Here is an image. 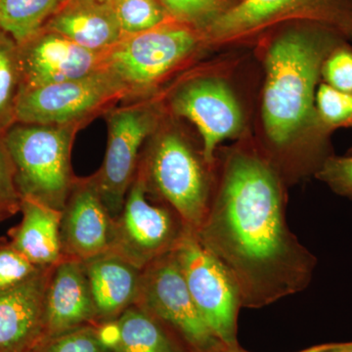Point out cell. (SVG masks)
Instances as JSON below:
<instances>
[{"label": "cell", "mask_w": 352, "mask_h": 352, "mask_svg": "<svg viewBox=\"0 0 352 352\" xmlns=\"http://www.w3.org/2000/svg\"><path fill=\"white\" fill-rule=\"evenodd\" d=\"M285 207L281 178L268 160L243 150L227 155L194 234L237 285L243 307L300 293L314 277L317 258L289 230Z\"/></svg>", "instance_id": "6da1fadb"}, {"label": "cell", "mask_w": 352, "mask_h": 352, "mask_svg": "<svg viewBox=\"0 0 352 352\" xmlns=\"http://www.w3.org/2000/svg\"><path fill=\"white\" fill-rule=\"evenodd\" d=\"M327 27L310 24L275 39L265 60L263 118L266 135L279 149L312 127L327 136L316 117L315 87L329 52L342 41Z\"/></svg>", "instance_id": "7a4b0ae2"}, {"label": "cell", "mask_w": 352, "mask_h": 352, "mask_svg": "<svg viewBox=\"0 0 352 352\" xmlns=\"http://www.w3.org/2000/svg\"><path fill=\"white\" fill-rule=\"evenodd\" d=\"M82 124H32L14 122L2 134L12 163L21 199L63 210L76 177L71 154Z\"/></svg>", "instance_id": "3957f363"}, {"label": "cell", "mask_w": 352, "mask_h": 352, "mask_svg": "<svg viewBox=\"0 0 352 352\" xmlns=\"http://www.w3.org/2000/svg\"><path fill=\"white\" fill-rule=\"evenodd\" d=\"M214 166L179 133L168 131L157 136L140 157L138 173L150 197L170 206L195 233L212 199Z\"/></svg>", "instance_id": "277c9868"}, {"label": "cell", "mask_w": 352, "mask_h": 352, "mask_svg": "<svg viewBox=\"0 0 352 352\" xmlns=\"http://www.w3.org/2000/svg\"><path fill=\"white\" fill-rule=\"evenodd\" d=\"M203 36L191 25L171 20L124 36L108 50L104 69L126 89L127 98L147 94L195 51Z\"/></svg>", "instance_id": "5b68a950"}, {"label": "cell", "mask_w": 352, "mask_h": 352, "mask_svg": "<svg viewBox=\"0 0 352 352\" xmlns=\"http://www.w3.org/2000/svg\"><path fill=\"white\" fill-rule=\"evenodd\" d=\"M150 199L144 182L136 173L124 207L113 217L109 250L140 270L175 251L191 232L170 206Z\"/></svg>", "instance_id": "8992f818"}, {"label": "cell", "mask_w": 352, "mask_h": 352, "mask_svg": "<svg viewBox=\"0 0 352 352\" xmlns=\"http://www.w3.org/2000/svg\"><path fill=\"white\" fill-rule=\"evenodd\" d=\"M122 99H127L126 89L103 69L85 78L21 90L14 122L85 126Z\"/></svg>", "instance_id": "52a82bcc"}, {"label": "cell", "mask_w": 352, "mask_h": 352, "mask_svg": "<svg viewBox=\"0 0 352 352\" xmlns=\"http://www.w3.org/2000/svg\"><path fill=\"white\" fill-rule=\"evenodd\" d=\"M135 305L170 329L189 352L207 351L224 344L196 307L175 251L143 268Z\"/></svg>", "instance_id": "ba28073f"}, {"label": "cell", "mask_w": 352, "mask_h": 352, "mask_svg": "<svg viewBox=\"0 0 352 352\" xmlns=\"http://www.w3.org/2000/svg\"><path fill=\"white\" fill-rule=\"evenodd\" d=\"M292 19L322 25L352 39V0H241L201 31L204 38L222 43Z\"/></svg>", "instance_id": "9c48e42d"}, {"label": "cell", "mask_w": 352, "mask_h": 352, "mask_svg": "<svg viewBox=\"0 0 352 352\" xmlns=\"http://www.w3.org/2000/svg\"><path fill=\"white\" fill-rule=\"evenodd\" d=\"M196 307L210 330L228 346L238 342L239 289L221 263L189 232L175 250Z\"/></svg>", "instance_id": "30bf717a"}, {"label": "cell", "mask_w": 352, "mask_h": 352, "mask_svg": "<svg viewBox=\"0 0 352 352\" xmlns=\"http://www.w3.org/2000/svg\"><path fill=\"white\" fill-rule=\"evenodd\" d=\"M106 118L105 157L100 170L91 177L104 205L116 217L138 173L141 148L156 129L157 116L151 106L138 103L110 109Z\"/></svg>", "instance_id": "8fae6325"}, {"label": "cell", "mask_w": 352, "mask_h": 352, "mask_svg": "<svg viewBox=\"0 0 352 352\" xmlns=\"http://www.w3.org/2000/svg\"><path fill=\"white\" fill-rule=\"evenodd\" d=\"M178 117L195 124L203 141L201 154L207 163L215 164L217 145L234 138L243 126L239 104L226 83L217 78H198L179 88L170 101Z\"/></svg>", "instance_id": "7c38bea8"}, {"label": "cell", "mask_w": 352, "mask_h": 352, "mask_svg": "<svg viewBox=\"0 0 352 352\" xmlns=\"http://www.w3.org/2000/svg\"><path fill=\"white\" fill-rule=\"evenodd\" d=\"M105 54L87 50L57 32L43 29L18 45L20 91L96 73L104 69Z\"/></svg>", "instance_id": "4fadbf2b"}, {"label": "cell", "mask_w": 352, "mask_h": 352, "mask_svg": "<svg viewBox=\"0 0 352 352\" xmlns=\"http://www.w3.org/2000/svg\"><path fill=\"white\" fill-rule=\"evenodd\" d=\"M113 222L91 176L76 178L61 210L60 244L63 261L83 263L108 252Z\"/></svg>", "instance_id": "5bb4252c"}, {"label": "cell", "mask_w": 352, "mask_h": 352, "mask_svg": "<svg viewBox=\"0 0 352 352\" xmlns=\"http://www.w3.org/2000/svg\"><path fill=\"white\" fill-rule=\"evenodd\" d=\"M53 267L38 268L0 291V352H34L43 344L45 294Z\"/></svg>", "instance_id": "9a60e30c"}, {"label": "cell", "mask_w": 352, "mask_h": 352, "mask_svg": "<svg viewBox=\"0 0 352 352\" xmlns=\"http://www.w3.org/2000/svg\"><path fill=\"white\" fill-rule=\"evenodd\" d=\"M44 315V340L98 323L94 298L80 261L64 259L53 267L46 289Z\"/></svg>", "instance_id": "2e32d148"}, {"label": "cell", "mask_w": 352, "mask_h": 352, "mask_svg": "<svg viewBox=\"0 0 352 352\" xmlns=\"http://www.w3.org/2000/svg\"><path fill=\"white\" fill-rule=\"evenodd\" d=\"M82 263L96 308L97 324L116 320L135 305L142 270L110 251Z\"/></svg>", "instance_id": "e0dca14e"}, {"label": "cell", "mask_w": 352, "mask_h": 352, "mask_svg": "<svg viewBox=\"0 0 352 352\" xmlns=\"http://www.w3.org/2000/svg\"><path fill=\"white\" fill-rule=\"evenodd\" d=\"M96 52H107L124 38L111 3L66 0L43 28Z\"/></svg>", "instance_id": "ac0fdd59"}, {"label": "cell", "mask_w": 352, "mask_h": 352, "mask_svg": "<svg viewBox=\"0 0 352 352\" xmlns=\"http://www.w3.org/2000/svg\"><path fill=\"white\" fill-rule=\"evenodd\" d=\"M23 217L9 231L10 245L38 267H53L63 261L60 244L61 212L31 199H22Z\"/></svg>", "instance_id": "d6986e66"}, {"label": "cell", "mask_w": 352, "mask_h": 352, "mask_svg": "<svg viewBox=\"0 0 352 352\" xmlns=\"http://www.w3.org/2000/svg\"><path fill=\"white\" fill-rule=\"evenodd\" d=\"M119 337L112 352H189L170 329L138 305L117 319Z\"/></svg>", "instance_id": "ffe728a7"}, {"label": "cell", "mask_w": 352, "mask_h": 352, "mask_svg": "<svg viewBox=\"0 0 352 352\" xmlns=\"http://www.w3.org/2000/svg\"><path fill=\"white\" fill-rule=\"evenodd\" d=\"M66 0H0V31L19 45L43 29Z\"/></svg>", "instance_id": "44dd1931"}, {"label": "cell", "mask_w": 352, "mask_h": 352, "mask_svg": "<svg viewBox=\"0 0 352 352\" xmlns=\"http://www.w3.org/2000/svg\"><path fill=\"white\" fill-rule=\"evenodd\" d=\"M20 88L17 43L0 31V134H3L14 124Z\"/></svg>", "instance_id": "7402d4cb"}, {"label": "cell", "mask_w": 352, "mask_h": 352, "mask_svg": "<svg viewBox=\"0 0 352 352\" xmlns=\"http://www.w3.org/2000/svg\"><path fill=\"white\" fill-rule=\"evenodd\" d=\"M110 3L124 36L149 31L173 20L159 0H113Z\"/></svg>", "instance_id": "603a6c76"}, {"label": "cell", "mask_w": 352, "mask_h": 352, "mask_svg": "<svg viewBox=\"0 0 352 352\" xmlns=\"http://www.w3.org/2000/svg\"><path fill=\"white\" fill-rule=\"evenodd\" d=\"M315 109L319 126L325 133L340 127H352V94L322 83L315 96Z\"/></svg>", "instance_id": "cb8c5ba5"}, {"label": "cell", "mask_w": 352, "mask_h": 352, "mask_svg": "<svg viewBox=\"0 0 352 352\" xmlns=\"http://www.w3.org/2000/svg\"><path fill=\"white\" fill-rule=\"evenodd\" d=\"M173 20L201 31L226 10L227 0H159Z\"/></svg>", "instance_id": "d4e9b609"}, {"label": "cell", "mask_w": 352, "mask_h": 352, "mask_svg": "<svg viewBox=\"0 0 352 352\" xmlns=\"http://www.w3.org/2000/svg\"><path fill=\"white\" fill-rule=\"evenodd\" d=\"M321 76L326 85L344 94H352V47L340 41L322 65Z\"/></svg>", "instance_id": "484cf974"}, {"label": "cell", "mask_w": 352, "mask_h": 352, "mask_svg": "<svg viewBox=\"0 0 352 352\" xmlns=\"http://www.w3.org/2000/svg\"><path fill=\"white\" fill-rule=\"evenodd\" d=\"M34 352L111 351L102 344L95 325H88L45 340Z\"/></svg>", "instance_id": "4316f807"}, {"label": "cell", "mask_w": 352, "mask_h": 352, "mask_svg": "<svg viewBox=\"0 0 352 352\" xmlns=\"http://www.w3.org/2000/svg\"><path fill=\"white\" fill-rule=\"evenodd\" d=\"M315 176L338 195L352 201V154L349 156H330L324 162Z\"/></svg>", "instance_id": "83f0119b"}, {"label": "cell", "mask_w": 352, "mask_h": 352, "mask_svg": "<svg viewBox=\"0 0 352 352\" xmlns=\"http://www.w3.org/2000/svg\"><path fill=\"white\" fill-rule=\"evenodd\" d=\"M38 268L16 251L10 243L0 244V291L20 283Z\"/></svg>", "instance_id": "f1b7e54d"}, {"label": "cell", "mask_w": 352, "mask_h": 352, "mask_svg": "<svg viewBox=\"0 0 352 352\" xmlns=\"http://www.w3.org/2000/svg\"><path fill=\"white\" fill-rule=\"evenodd\" d=\"M19 192L16 187L15 177L10 157L0 134V219H3L19 212Z\"/></svg>", "instance_id": "f546056e"}, {"label": "cell", "mask_w": 352, "mask_h": 352, "mask_svg": "<svg viewBox=\"0 0 352 352\" xmlns=\"http://www.w3.org/2000/svg\"><path fill=\"white\" fill-rule=\"evenodd\" d=\"M349 342H332V344H319L298 352H344Z\"/></svg>", "instance_id": "4dcf8cb0"}, {"label": "cell", "mask_w": 352, "mask_h": 352, "mask_svg": "<svg viewBox=\"0 0 352 352\" xmlns=\"http://www.w3.org/2000/svg\"><path fill=\"white\" fill-rule=\"evenodd\" d=\"M204 352H251L245 351L240 344L236 346H228V344H221V346L214 347V349H210V351Z\"/></svg>", "instance_id": "1f68e13d"}, {"label": "cell", "mask_w": 352, "mask_h": 352, "mask_svg": "<svg viewBox=\"0 0 352 352\" xmlns=\"http://www.w3.org/2000/svg\"><path fill=\"white\" fill-rule=\"evenodd\" d=\"M344 352H352V342H349V346L346 347V351Z\"/></svg>", "instance_id": "d6a6232c"}, {"label": "cell", "mask_w": 352, "mask_h": 352, "mask_svg": "<svg viewBox=\"0 0 352 352\" xmlns=\"http://www.w3.org/2000/svg\"><path fill=\"white\" fill-rule=\"evenodd\" d=\"M94 1L103 2V3H110V2H113V0H94Z\"/></svg>", "instance_id": "836d02e7"}, {"label": "cell", "mask_w": 352, "mask_h": 352, "mask_svg": "<svg viewBox=\"0 0 352 352\" xmlns=\"http://www.w3.org/2000/svg\"><path fill=\"white\" fill-rule=\"evenodd\" d=\"M349 154H352V148H351V149H349Z\"/></svg>", "instance_id": "e575fe53"}, {"label": "cell", "mask_w": 352, "mask_h": 352, "mask_svg": "<svg viewBox=\"0 0 352 352\" xmlns=\"http://www.w3.org/2000/svg\"><path fill=\"white\" fill-rule=\"evenodd\" d=\"M0 220H1V219H0Z\"/></svg>", "instance_id": "d590c367"}]
</instances>
